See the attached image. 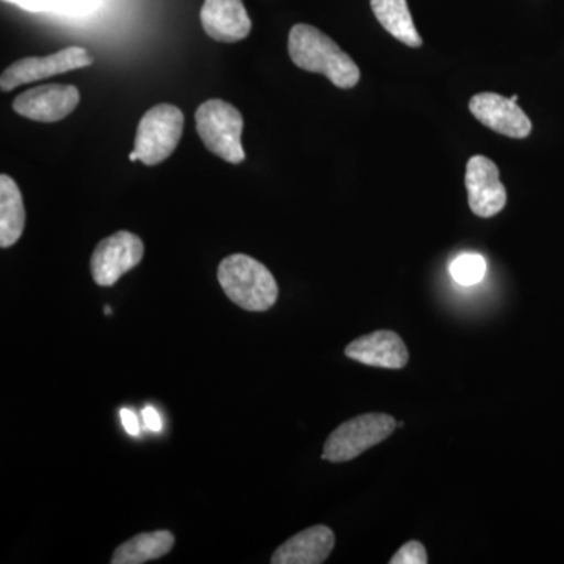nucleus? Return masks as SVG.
Instances as JSON below:
<instances>
[{
    "instance_id": "15",
    "label": "nucleus",
    "mask_w": 564,
    "mask_h": 564,
    "mask_svg": "<svg viewBox=\"0 0 564 564\" xmlns=\"http://www.w3.org/2000/svg\"><path fill=\"white\" fill-rule=\"evenodd\" d=\"M174 536L169 530L137 534L115 551L111 564H143L173 551Z\"/></svg>"
},
{
    "instance_id": "23",
    "label": "nucleus",
    "mask_w": 564,
    "mask_h": 564,
    "mask_svg": "<svg viewBox=\"0 0 564 564\" xmlns=\"http://www.w3.org/2000/svg\"><path fill=\"white\" fill-rule=\"evenodd\" d=\"M403 425H404L403 422H397V429H402Z\"/></svg>"
},
{
    "instance_id": "9",
    "label": "nucleus",
    "mask_w": 564,
    "mask_h": 564,
    "mask_svg": "<svg viewBox=\"0 0 564 564\" xmlns=\"http://www.w3.org/2000/svg\"><path fill=\"white\" fill-rule=\"evenodd\" d=\"M469 207L477 217L491 218L507 204V191L500 182L499 169L491 159L474 155L466 166Z\"/></svg>"
},
{
    "instance_id": "18",
    "label": "nucleus",
    "mask_w": 564,
    "mask_h": 564,
    "mask_svg": "<svg viewBox=\"0 0 564 564\" xmlns=\"http://www.w3.org/2000/svg\"><path fill=\"white\" fill-rule=\"evenodd\" d=\"M391 564H426L429 555H426L425 545L419 541H410L402 545L399 552L389 560Z\"/></svg>"
},
{
    "instance_id": "22",
    "label": "nucleus",
    "mask_w": 564,
    "mask_h": 564,
    "mask_svg": "<svg viewBox=\"0 0 564 564\" xmlns=\"http://www.w3.org/2000/svg\"><path fill=\"white\" fill-rule=\"evenodd\" d=\"M104 313H106V314H109V315H110V314H111V310H110V307H109V306H107V307H106V310H104Z\"/></svg>"
},
{
    "instance_id": "6",
    "label": "nucleus",
    "mask_w": 564,
    "mask_h": 564,
    "mask_svg": "<svg viewBox=\"0 0 564 564\" xmlns=\"http://www.w3.org/2000/svg\"><path fill=\"white\" fill-rule=\"evenodd\" d=\"M144 245L139 236L129 231L111 234L101 240L91 256V274L96 284L109 288L120 281L141 262Z\"/></svg>"
},
{
    "instance_id": "8",
    "label": "nucleus",
    "mask_w": 564,
    "mask_h": 564,
    "mask_svg": "<svg viewBox=\"0 0 564 564\" xmlns=\"http://www.w3.org/2000/svg\"><path fill=\"white\" fill-rule=\"evenodd\" d=\"M79 102L80 93L74 85L50 84L21 93L13 109L28 120L55 122L73 113Z\"/></svg>"
},
{
    "instance_id": "14",
    "label": "nucleus",
    "mask_w": 564,
    "mask_h": 564,
    "mask_svg": "<svg viewBox=\"0 0 564 564\" xmlns=\"http://www.w3.org/2000/svg\"><path fill=\"white\" fill-rule=\"evenodd\" d=\"M25 226L24 202L17 182L7 174L0 176V247H13Z\"/></svg>"
},
{
    "instance_id": "2",
    "label": "nucleus",
    "mask_w": 564,
    "mask_h": 564,
    "mask_svg": "<svg viewBox=\"0 0 564 564\" xmlns=\"http://www.w3.org/2000/svg\"><path fill=\"white\" fill-rule=\"evenodd\" d=\"M218 281L228 299L250 313H263L278 300L276 280L263 263L247 254H231L218 267Z\"/></svg>"
},
{
    "instance_id": "21",
    "label": "nucleus",
    "mask_w": 564,
    "mask_h": 564,
    "mask_svg": "<svg viewBox=\"0 0 564 564\" xmlns=\"http://www.w3.org/2000/svg\"><path fill=\"white\" fill-rule=\"evenodd\" d=\"M518 99H519L518 95L511 96V101L518 102Z\"/></svg>"
},
{
    "instance_id": "19",
    "label": "nucleus",
    "mask_w": 564,
    "mask_h": 564,
    "mask_svg": "<svg viewBox=\"0 0 564 564\" xmlns=\"http://www.w3.org/2000/svg\"><path fill=\"white\" fill-rule=\"evenodd\" d=\"M141 415H143L144 426L151 432L159 433L162 430V419L161 414L158 413L154 406H144L143 411H141Z\"/></svg>"
},
{
    "instance_id": "20",
    "label": "nucleus",
    "mask_w": 564,
    "mask_h": 564,
    "mask_svg": "<svg viewBox=\"0 0 564 564\" xmlns=\"http://www.w3.org/2000/svg\"><path fill=\"white\" fill-rule=\"evenodd\" d=\"M120 417L126 432L131 434V436H139L140 422L139 419H137L135 413H133L132 410H129V408H122L120 411Z\"/></svg>"
},
{
    "instance_id": "13",
    "label": "nucleus",
    "mask_w": 564,
    "mask_h": 564,
    "mask_svg": "<svg viewBox=\"0 0 564 564\" xmlns=\"http://www.w3.org/2000/svg\"><path fill=\"white\" fill-rule=\"evenodd\" d=\"M336 536L326 525H315L296 533L276 549L273 564H322L332 554Z\"/></svg>"
},
{
    "instance_id": "7",
    "label": "nucleus",
    "mask_w": 564,
    "mask_h": 564,
    "mask_svg": "<svg viewBox=\"0 0 564 564\" xmlns=\"http://www.w3.org/2000/svg\"><path fill=\"white\" fill-rule=\"evenodd\" d=\"M91 63L90 54L80 46H69L47 57L21 58L3 70L0 88L2 91H11L21 85L47 79L69 70L87 68Z\"/></svg>"
},
{
    "instance_id": "5",
    "label": "nucleus",
    "mask_w": 564,
    "mask_h": 564,
    "mask_svg": "<svg viewBox=\"0 0 564 564\" xmlns=\"http://www.w3.org/2000/svg\"><path fill=\"white\" fill-rule=\"evenodd\" d=\"M184 132V113L172 104H159L143 115L137 128L135 147L144 165H158L176 150Z\"/></svg>"
},
{
    "instance_id": "3",
    "label": "nucleus",
    "mask_w": 564,
    "mask_h": 564,
    "mask_svg": "<svg viewBox=\"0 0 564 564\" xmlns=\"http://www.w3.org/2000/svg\"><path fill=\"white\" fill-rule=\"evenodd\" d=\"M195 121L199 139L212 154L234 165L245 161L243 117L232 104L210 99L198 107Z\"/></svg>"
},
{
    "instance_id": "17",
    "label": "nucleus",
    "mask_w": 564,
    "mask_h": 564,
    "mask_svg": "<svg viewBox=\"0 0 564 564\" xmlns=\"http://www.w3.org/2000/svg\"><path fill=\"white\" fill-rule=\"evenodd\" d=\"M452 278L458 284L474 285L484 280L486 274V261L484 256L477 252H464L451 263Z\"/></svg>"
},
{
    "instance_id": "16",
    "label": "nucleus",
    "mask_w": 564,
    "mask_h": 564,
    "mask_svg": "<svg viewBox=\"0 0 564 564\" xmlns=\"http://www.w3.org/2000/svg\"><path fill=\"white\" fill-rule=\"evenodd\" d=\"M370 6L375 18L393 39L410 47L422 46V36L415 29L406 0H370Z\"/></svg>"
},
{
    "instance_id": "12",
    "label": "nucleus",
    "mask_w": 564,
    "mask_h": 564,
    "mask_svg": "<svg viewBox=\"0 0 564 564\" xmlns=\"http://www.w3.org/2000/svg\"><path fill=\"white\" fill-rule=\"evenodd\" d=\"M199 17L204 32L220 43H237L250 35L251 20L243 0H204Z\"/></svg>"
},
{
    "instance_id": "10",
    "label": "nucleus",
    "mask_w": 564,
    "mask_h": 564,
    "mask_svg": "<svg viewBox=\"0 0 564 564\" xmlns=\"http://www.w3.org/2000/svg\"><path fill=\"white\" fill-rule=\"evenodd\" d=\"M475 118L486 128L510 139H527L532 132V121L511 98H503L497 93H480L469 102Z\"/></svg>"
},
{
    "instance_id": "11",
    "label": "nucleus",
    "mask_w": 564,
    "mask_h": 564,
    "mask_svg": "<svg viewBox=\"0 0 564 564\" xmlns=\"http://www.w3.org/2000/svg\"><path fill=\"white\" fill-rule=\"evenodd\" d=\"M345 355L352 361L362 362L366 366L392 370L403 369L410 359V352L402 337L386 329L352 340L345 348Z\"/></svg>"
},
{
    "instance_id": "1",
    "label": "nucleus",
    "mask_w": 564,
    "mask_h": 564,
    "mask_svg": "<svg viewBox=\"0 0 564 564\" xmlns=\"http://www.w3.org/2000/svg\"><path fill=\"white\" fill-rule=\"evenodd\" d=\"M289 55L300 69L323 74L337 88L347 90L361 79V70L350 55L313 25H293L289 33Z\"/></svg>"
},
{
    "instance_id": "4",
    "label": "nucleus",
    "mask_w": 564,
    "mask_h": 564,
    "mask_svg": "<svg viewBox=\"0 0 564 564\" xmlns=\"http://www.w3.org/2000/svg\"><path fill=\"white\" fill-rule=\"evenodd\" d=\"M397 429V421L388 414H362L337 426L323 448L322 458L332 463L351 462L375 447Z\"/></svg>"
}]
</instances>
